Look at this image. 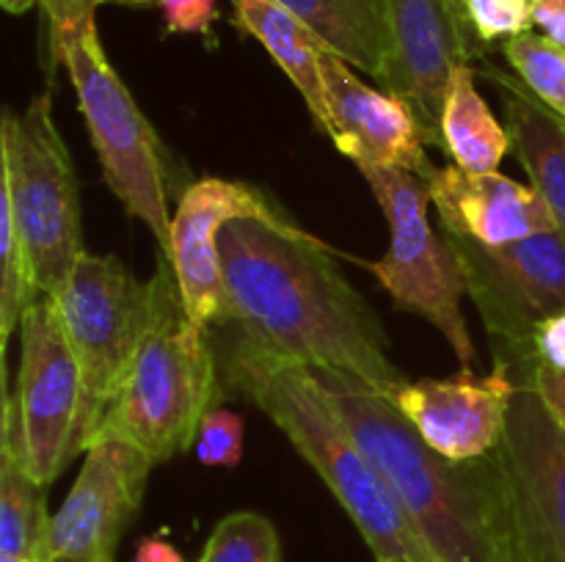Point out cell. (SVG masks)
I'll list each match as a JSON object with an SVG mask.
<instances>
[{
	"label": "cell",
	"instance_id": "cell-1",
	"mask_svg": "<svg viewBox=\"0 0 565 562\" xmlns=\"http://www.w3.org/2000/svg\"><path fill=\"white\" fill-rule=\"evenodd\" d=\"M224 320L320 375H342L392 397L406 375L373 309L348 284L331 248L296 224L237 218L218 235Z\"/></svg>",
	"mask_w": 565,
	"mask_h": 562
},
{
	"label": "cell",
	"instance_id": "cell-2",
	"mask_svg": "<svg viewBox=\"0 0 565 562\" xmlns=\"http://www.w3.org/2000/svg\"><path fill=\"white\" fill-rule=\"evenodd\" d=\"M320 378L436 562H519L505 477L494 452L475 461L441 457L390 397L342 375Z\"/></svg>",
	"mask_w": 565,
	"mask_h": 562
},
{
	"label": "cell",
	"instance_id": "cell-3",
	"mask_svg": "<svg viewBox=\"0 0 565 562\" xmlns=\"http://www.w3.org/2000/svg\"><path fill=\"white\" fill-rule=\"evenodd\" d=\"M226 378L268 413L320 474L367 540L375 562H436L315 369L241 336L226 358Z\"/></svg>",
	"mask_w": 565,
	"mask_h": 562
},
{
	"label": "cell",
	"instance_id": "cell-4",
	"mask_svg": "<svg viewBox=\"0 0 565 562\" xmlns=\"http://www.w3.org/2000/svg\"><path fill=\"white\" fill-rule=\"evenodd\" d=\"M99 0H42L50 50L66 66L110 193L169 248L166 165L154 127L121 83L97 33Z\"/></svg>",
	"mask_w": 565,
	"mask_h": 562
},
{
	"label": "cell",
	"instance_id": "cell-5",
	"mask_svg": "<svg viewBox=\"0 0 565 562\" xmlns=\"http://www.w3.org/2000/svg\"><path fill=\"white\" fill-rule=\"evenodd\" d=\"M204 331L182 312L169 268L152 328L88 446L103 439H121L154 463L193 450L199 424L218 397V367Z\"/></svg>",
	"mask_w": 565,
	"mask_h": 562
},
{
	"label": "cell",
	"instance_id": "cell-6",
	"mask_svg": "<svg viewBox=\"0 0 565 562\" xmlns=\"http://www.w3.org/2000/svg\"><path fill=\"white\" fill-rule=\"evenodd\" d=\"M166 281V259L152 281H138L116 257L86 251L53 295L81 369L75 457L88 450L94 430L125 383L127 369L163 301Z\"/></svg>",
	"mask_w": 565,
	"mask_h": 562
},
{
	"label": "cell",
	"instance_id": "cell-7",
	"mask_svg": "<svg viewBox=\"0 0 565 562\" xmlns=\"http://www.w3.org/2000/svg\"><path fill=\"white\" fill-rule=\"evenodd\" d=\"M0 198L20 231L39 295L53 298L86 248L75 171L53 121L50 94L33 97L22 114H3Z\"/></svg>",
	"mask_w": 565,
	"mask_h": 562
},
{
	"label": "cell",
	"instance_id": "cell-8",
	"mask_svg": "<svg viewBox=\"0 0 565 562\" xmlns=\"http://www.w3.org/2000/svg\"><path fill=\"white\" fill-rule=\"evenodd\" d=\"M390 224V248L370 264L397 309L419 314L447 339L461 367L475 361V342L463 317L467 275L450 237L428 220V180L403 169L362 171Z\"/></svg>",
	"mask_w": 565,
	"mask_h": 562
},
{
	"label": "cell",
	"instance_id": "cell-9",
	"mask_svg": "<svg viewBox=\"0 0 565 562\" xmlns=\"http://www.w3.org/2000/svg\"><path fill=\"white\" fill-rule=\"evenodd\" d=\"M17 391L3 397L0 435L47 488L75 457L81 369L53 298L39 295L20 323Z\"/></svg>",
	"mask_w": 565,
	"mask_h": 562
},
{
	"label": "cell",
	"instance_id": "cell-10",
	"mask_svg": "<svg viewBox=\"0 0 565 562\" xmlns=\"http://www.w3.org/2000/svg\"><path fill=\"white\" fill-rule=\"evenodd\" d=\"M447 237L461 259L467 295L494 342V361L516 367L533 358L535 328L565 309L563 237L557 231H541L497 248L458 235Z\"/></svg>",
	"mask_w": 565,
	"mask_h": 562
},
{
	"label": "cell",
	"instance_id": "cell-11",
	"mask_svg": "<svg viewBox=\"0 0 565 562\" xmlns=\"http://www.w3.org/2000/svg\"><path fill=\"white\" fill-rule=\"evenodd\" d=\"M494 455L505 477L519 562H565V430L533 386L519 383Z\"/></svg>",
	"mask_w": 565,
	"mask_h": 562
},
{
	"label": "cell",
	"instance_id": "cell-12",
	"mask_svg": "<svg viewBox=\"0 0 565 562\" xmlns=\"http://www.w3.org/2000/svg\"><path fill=\"white\" fill-rule=\"evenodd\" d=\"M390 64L384 91L417 114L425 141L441 147V114L452 75L478 55L463 0H386Z\"/></svg>",
	"mask_w": 565,
	"mask_h": 562
},
{
	"label": "cell",
	"instance_id": "cell-13",
	"mask_svg": "<svg viewBox=\"0 0 565 562\" xmlns=\"http://www.w3.org/2000/svg\"><path fill=\"white\" fill-rule=\"evenodd\" d=\"M237 218L292 224L257 187L221 176H204L188 185L171 213L169 248L163 259L177 281L182 312L199 328L224 320L226 290L218 235L230 220Z\"/></svg>",
	"mask_w": 565,
	"mask_h": 562
},
{
	"label": "cell",
	"instance_id": "cell-14",
	"mask_svg": "<svg viewBox=\"0 0 565 562\" xmlns=\"http://www.w3.org/2000/svg\"><path fill=\"white\" fill-rule=\"evenodd\" d=\"M83 455L81 474L50 518L44 560H114L121 532L141 507L154 461L121 439L94 441Z\"/></svg>",
	"mask_w": 565,
	"mask_h": 562
},
{
	"label": "cell",
	"instance_id": "cell-15",
	"mask_svg": "<svg viewBox=\"0 0 565 562\" xmlns=\"http://www.w3.org/2000/svg\"><path fill=\"white\" fill-rule=\"evenodd\" d=\"M516 378L505 361L489 375L461 367L452 378L406 380L390 397L419 439L450 461L486 457L502 444Z\"/></svg>",
	"mask_w": 565,
	"mask_h": 562
},
{
	"label": "cell",
	"instance_id": "cell-16",
	"mask_svg": "<svg viewBox=\"0 0 565 562\" xmlns=\"http://www.w3.org/2000/svg\"><path fill=\"white\" fill-rule=\"evenodd\" d=\"M323 86L329 110L326 132L359 171L403 169L423 180L436 174L423 125L401 97L367 86L331 50L323 53Z\"/></svg>",
	"mask_w": 565,
	"mask_h": 562
},
{
	"label": "cell",
	"instance_id": "cell-17",
	"mask_svg": "<svg viewBox=\"0 0 565 562\" xmlns=\"http://www.w3.org/2000/svg\"><path fill=\"white\" fill-rule=\"evenodd\" d=\"M428 187L441 229L478 246H511L541 231H557L541 193L500 171L472 174L456 163L441 165Z\"/></svg>",
	"mask_w": 565,
	"mask_h": 562
},
{
	"label": "cell",
	"instance_id": "cell-18",
	"mask_svg": "<svg viewBox=\"0 0 565 562\" xmlns=\"http://www.w3.org/2000/svg\"><path fill=\"white\" fill-rule=\"evenodd\" d=\"M486 72L500 88L513 154L530 174V185L541 193L557 235L565 240V121L535 99L522 80L502 75L494 66H486Z\"/></svg>",
	"mask_w": 565,
	"mask_h": 562
},
{
	"label": "cell",
	"instance_id": "cell-19",
	"mask_svg": "<svg viewBox=\"0 0 565 562\" xmlns=\"http://www.w3.org/2000/svg\"><path fill=\"white\" fill-rule=\"evenodd\" d=\"M241 31L257 39L307 102L320 130L329 125L323 86V39L279 0H230Z\"/></svg>",
	"mask_w": 565,
	"mask_h": 562
},
{
	"label": "cell",
	"instance_id": "cell-20",
	"mask_svg": "<svg viewBox=\"0 0 565 562\" xmlns=\"http://www.w3.org/2000/svg\"><path fill=\"white\" fill-rule=\"evenodd\" d=\"M301 17L331 53L364 75L384 80L390 64L386 0H279Z\"/></svg>",
	"mask_w": 565,
	"mask_h": 562
},
{
	"label": "cell",
	"instance_id": "cell-21",
	"mask_svg": "<svg viewBox=\"0 0 565 562\" xmlns=\"http://www.w3.org/2000/svg\"><path fill=\"white\" fill-rule=\"evenodd\" d=\"M441 147L458 169L472 174L500 171L505 154L513 152L511 132L480 97L472 66H461L452 75L441 114Z\"/></svg>",
	"mask_w": 565,
	"mask_h": 562
},
{
	"label": "cell",
	"instance_id": "cell-22",
	"mask_svg": "<svg viewBox=\"0 0 565 562\" xmlns=\"http://www.w3.org/2000/svg\"><path fill=\"white\" fill-rule=\"evenodd\" d=\"M44 485L28 474L9 439L0 435V556L44 562L50 512Z\"/></svg>",
	"mask_w": 565,
	"mask_h": 562
},
{
	"label": "cell",
	"instance_id": "cell-23",
	"mask_svg": "<svg viewBox=\"0 0 565 562\" xmlns=\"http://www.w3.org/2000/svg\"><path fill=\"white\" fill-rule=\"evenodd\" d=\"M508 64L519 75V80L535 94V99L555 110L565 121V47L552 42L550 36L535 31H524L519 36L505 39L502 44Z\"/></svg>",
	"mask_w": 565,
	"mask_h": 562
},
{
	"label": "cell",
	"instance_id": "cell-24",
	"mask_svg": "<svg viewBox=\"0 0 565 562\" xmlns=\"http://www.w3.org/2000/svg\"><path fill=\"white\" fill-rule=\"evenodd\" d=\"M199 562H281L279 532L259 512H230L210 532Z\"/></svg>",
	"mask_w": 565,
	"mask_h": 562
},
{
	"label": "cell",
	"instance_id": "cell-25",
	"mask_svg": "<svg viewBox=\"0 0 565 562\" xmlns=\"http://www.w3.org/2000/svg\"><path fill=\"white\" fill-rule=\"evenodd\" d=\"M202 466L235 468L243 461V419L230 408H210L193 444Z\"/></svg>",
	"mask_w": 565,
	"mask_h": 562
},
{
	"label": "cell",
	"instance_id": "cell-26",
	"mask_svg": "<svg viewBox=\"0 0 565 562\" xmlns=\"http://www.w3.org/2000/svg\"><path fill=\"white\" fill-rule=\"evenodd\" d=\"M480 42H497L530 31L533 11L530 0H463Z\"/></svg>",
	"mask_w": 565,
	"mask_h": 562
},
{
	"label": "cell",
	"instance_id": "cell-27",
	"mask_svg": "<svg viewBox=\"0 0 565 562\" xmlns=\"http://www.w3.org/2000/svg\"><path fill=\"white\" fill-rule=\"evenodd\" d=\"M511 372L516 383L533 386L552 419L565 430V369L546 367L539 358H527V361L511 367Z\"/></svg>",
	"mask_w": 565,
	"mask_h": 562
},
{
	"label": "cell",
	"instance_id": "cell-28",
	"mask_svg": "<svg viewBox=\"0 0 565 562\" xmlns=\"http://www.w3.org/2000/svg\"><path fill=\"white\" fill-rule=\"evenodd\" d=\"M169 33H210L215 0H158Z\"/></svg>",
	"mask_w": 565,
	"mask_h": 562
},
{
	"label": "cell",
	"instance_id": "cell-29",
	"mask_svg": "<svg viewBox=\"0 0 565 562\" xmlns=\"http://www.w3.org/2000/svg\"><path fill=\"white\" fill-rule=\"evenodd\" d=\"M533 358L555 369H565V309L535 328Z\"/></svg>",
	"mask_w": 565,
	"mask_h": 562
},
{
	"label": "cell",
	"instance_id": "cell-30",
	"mask_svg": "<svg viewBox=\"0 0 565 562\" xmlns=\"http://www.w3.org/2000/svg\"><path fill=\"white\" fill-rule=\"evenodd\" d=\"M530 11H533V25L565 47V0H530Z\"/></svg>",
	"mask_w": 565,
	"mask_h": 562
},
{
	"label": "cell",
	"instance_id": "cell-31",
	"mask_svg": "<svg viewBox=\"0 0 565 562\" xmlns=\"http://www.w3.org/2000/svg\"><path fill=\"white\" fill-rule=\"evenodd\" d=\"M132 562H185L180 551L163 538H141Z\"/></svg>",
	"mask_w": 565,
	"mask_h": 562
},
{
	"label": "cell",
	"instance_id": "cell-32",
	"mask_svg": "<svg viewBox=\"0 0 565 562\" xmlns=\"http://www.w3.org/2000/svg\"><path fill=\"white\" fill-rule=\"evenodd\" d=\"M36 3H42V0H0V6H3L9 14H25V11H31Z\"/></svg>",
	"mask_w": 565,
	"mask_h": 562
},
{
	"label": "cell",
	"instance_id": "cell-33",
	"mask_svg": "<svg viewBox=\"0 0 565 562\" xmlns=\"http://www.w3.org/2000/svg\"><path fill=\"white\" fill-rule=\"evenodd\" d=\"M0 562H42V560H31V556H0Z\"/></svg>",
	"mask_w": 565,
	"mask_h": 562
},
{
	"label": "cell",
	"instance_id": "cell-34",
	"mask_svg": "<svg viewBox=\"0 0 565 562\" xmlns=\"http://www.w3.org/2000/svg\"><path fill=\"white\" fill-rule=\"evenodd\" d=\"M44 562H81V560H75V556H50V560Z\"/></svg>",
	"mask_w": 565,
	"mask_h": 562
},
{
	"label": "cell",
	"instance_id": "cell-35",
	"mask_svg": "<svg viewBox=\"0 0 565 562\" xmlns=\"http://www.w3.org/2000/svg\"><path fill=\"white\" fill-rule=\"evenodd\" d=\"M103 3V0H99ZM119 3H158V0H119Z\"/></svg>",
	"mask_w": 565,
	"mask_h": 562
},
{
	"label": "cell",
	"instance_id": "cell-36",
	"mask_svg": "<svg viewBox=\"0 0 565 562\" xmlns=\"http://www.w3.org/2000/svg\"><path fill=\"white\" fill-rule=\"evenodd\" d=\"M108 562H114V560H108Z\"/></svg>",
	"mask_w": 565,
	"mask_h": 562
}]
</instances>
